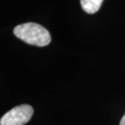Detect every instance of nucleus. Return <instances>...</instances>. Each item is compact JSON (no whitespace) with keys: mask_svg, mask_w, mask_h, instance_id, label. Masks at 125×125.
I'll list each match as a JSON object with an SVG mask.
<instances>
[{"mask_svg":"<svg viewBox=\"0 0 125 125\" xmlns=\"http://www.w3.org/2000/svg\"><path fill=\"white\" fill-rule=\"evenodd\" d=\"M33 115V108L30 105L17 106L7 111L0 119V125H24Z\"/></svg>","mask_w":125,"mask_h":125,"instance_id":"f03ea898","label":"nucleus"},{"mask_svg":"<svg viewBox=\"0 0 125 125\" xmlns=\"http://www.w3.org/2000/svg\"><path fill=\"white\" fill-rule=\"evenodd\" d=\"M14 34L19 39L29 44L44 47L51 41L49 31L43 26L36 23H26L14 28Z\"/></svg>","mask_w":125,"mask_h":125,"instance_id":"f257e3e1","label":"nucleus"},{"mask_svg":"<svg viewBox=\"0 0 125 125\" xmlns=\"http://www.w3.org/2000/svg\"><path fill=\"white\" fill-rule=\"evenodd\" d=\"M103 0H80L81 6L88 14H94L99 10Z\"/></svg>","mask_w":125,"mask_h":125,"instance_id":"7ed1b4c3","label":"nucleus"},{"mask_svg":"<svg viewBox=\"0 0 125 125\" xmlns=\"http://www.w3.org/2000/svg\"><path fill=\"white\" fill-rule=\"evenodd\" d=\"M119 125H125V114L122 117L121 120H120V124H119Z\"/></svg>","mask_w":125,"mask_h":125,"instance_id":"20e7f679","label":"nucleus"}]
</instances>
